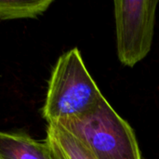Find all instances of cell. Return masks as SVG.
<instances>
[{
  "label": "cell",
  "instance_id": "6da1fadb",
  "mask_svg": "<svg viewBox=\"0 0 159 159\" xmlns=\"http://www.w3.org/2000/svg\"><path fill=\"white\" fill-rule=\"evenodd\" d=\"M103 98L79 49L74 48L61 55L52 69L42 116L48 125L79 118L93 112Z\"/></svg>",
  "mask_w": 159,
  "mask_h": 159
},
{
  "label": "cell",
  "instance_id": "7a4b0ae2",
  "mask_svg": "<svg viewBox=\"0 0 159 159\" xmlns=\"http://www.w3.org/2000/svg\"><path fill=\"white\" fill-rule=\"evenodd\" d=\"M58 125L83 141L97 159H143L132 128L105 97L89 115Z\"/></svg>",
  "mask_w": 159,
  "mask_h": 159
},
{
  "label": "cell",
  "instance_id": "3957f363",
  "mask_svg": "<svg viewBox=\"0 0 159 159\" xmlns=\"http://www.w3.org/2000/svg\"><path fill=\"white\" fill-rule=\"evenodd\" d=\"M158 1H115L117 56L122 64L133 67L150 52Z\"/></svg>",
  "mask_w": 159,
  "mask_h": 159
},
{
  "label": "cell",
  "instance_id": "277c9868",
  "mask_svg": "<svg viewBox=\"0 0 159 159\" xmlns=\"http://www.w3.org/2000/svg\"><path fill=\"white\" fill-rule=\"evenodd\" d=\"M0 159H53L45 141L23 132L0 131Z\"/></svg>",
  "mask_w": 159,
  "mask_h": 159
},
{
  "label": "cell",
  "instance_id": "5b68a950",
  "mask_svg": "<svg viewBox=\"0 0 159 159\" xmlns=\"http://www.w3.org/2000/svg\"><path fill=\"white\" fill-rule=\"evenodd\" d=\"M46 142L53 159H97L83 141L61 125H48Z\"/></svg>",
  "mask_w": 159,
  "mask_h": 159
},
{
  "label": "cell",
  "instance_id": "8992f818",
  "mask_svg": "<svg viewBox=\"0 0 159 159\" xmlns=\"http://www.w3.org/2000/svg\"><path fill=\"white\" fill-rule=\"evenodd\" d=\"M52 3L53 0H0V20L36 19Z\"/></svg>",
  "mask_w": 159,
  "mask_h": 159
}]
</instances>
